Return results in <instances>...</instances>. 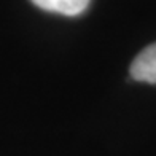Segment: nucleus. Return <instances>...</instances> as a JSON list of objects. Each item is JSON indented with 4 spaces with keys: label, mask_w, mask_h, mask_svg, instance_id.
<instances>
[{
    "label": "nucleus",
    "mask_w": 156,
    "mask_h": 156,
    "mask_svg": "<svg viewBox=\"0 0 156 156\" xmlns=\"http://www.w3.org/2000/svg\"><path fill=\"white\" fill-rule=\"evenodd\" d=\"M38 8L64 16H76L88 8L91 0H30Z\"/></svg>",
    "instance_id": "obj_2"
},
{
    "label": "nucleus",
    "mask_w": 156,
    "mask_h": 156,
    "mask_svg": "<svg viewBox=\"0 0 156 156\" xmlns=\"http://www.w3.org/2000/svg\"><path fill=\"white\" fill-rule=\"evenodd\" d=\"M131 76L136 81L156 84V41L136 56L131 64Z\"/></svg>",
    "instance_id": "obj_1"
}]
</instances>
